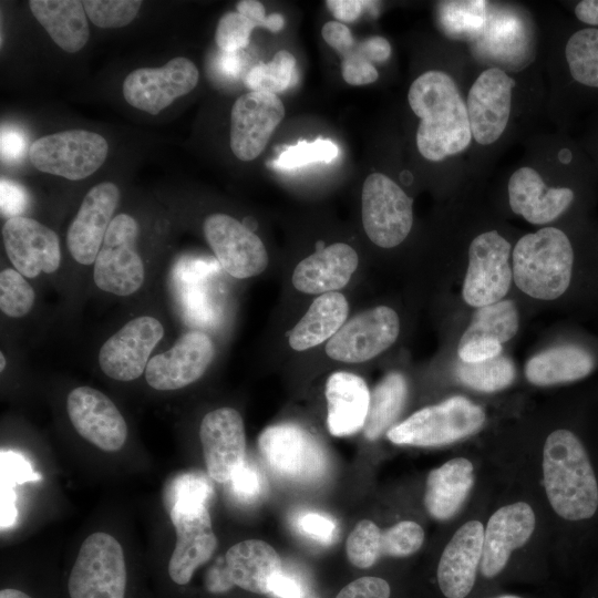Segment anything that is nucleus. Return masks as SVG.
<instances>
[{"label":"nucleus","mask_w":598,"mask_h":598,"mask_svg":"<svg viewBox=\"0 0 598 598\" xmlns=\"http://www.w3.org/2000/svg\"><path fill=\"white\" fill-rule=\"evenodd\" d=\"M408 102L420 118L415 142L430 162L463 154L473 143L466 96L455 79L442 70H429L410 85Z\"/></svg>","instance_id":"f257e3e1"},{"label":"nucleus","mask_w":598,"mask_h":598,"mask_svg":"<svg viewBox=\"0 0 598 598\" xmlns=\"http://www.w3.org/2000/svg\"><path fill=\"white\" fill-rule=\"evenodd\" d=\"M543 481L549 504L563 520L588 524L598 516V475L575 431L557 429L547 436Z\"/></svg>","instance_id":"f03ea898"},{"label":"nucleus","mask_w":598,"mask_h":598,"mask_svg":"<svg viewBox=\"0 0 598 598\" xmlns=\"http://www.w3.org/2000/svg\"><path fill=\"white\" fill-rule=\"evenodd\" d=\"M513 279L519 290L539 300H555L571 287L576 251L569 236L548 226L522 236L513 248Z\"/></svg>","instance_id":"7ed1b4c3"},{"label":"nucleus","mask_w":598,"mask_h":598,"mask_svg":"<svg viewBox=\"0 0 598 598\" xmlns=\"http://www.w3.org/2000/svg\"><path fill=\"white\" fill-rule=\"evenodd\" d=\"M484 410L464 396H452L423 408L388 431L399 445L441 446L465 439L482 429Z\"/></svg>","instance_id":"20e7f679"},{"label":"nucleus","mask_w":598,"mask_h":598,"mask_svg":"<svg viewBox=\"0 0 598 598\" xmlns=\"http://www.w3.org/2000/svg\"><path fill=\"white\" fill-rule=\"evenodd\" d=\"M126 578L122 546L113 536L96 532L83 540L68 589L71 598H124Z\"/></svg>","instance_id":"39448f33"},{"label":"nucleus","mask_w":598,"mask_h":598,"mask_svg":"<svg viewBox=\"0 0 598 598\" xmlns=\"http://www.w3.org/2000/svg\"><path fill=\"white\" fill-rule=\"evenodd\" d=\"M361 215L364 231L379 247L404 241L413 226V199L389 176L370 174L362 186Z\"/></svg>","instance_id":"423d86ee"},{"label":"nucleus","mask_w":598,"mask_h":598,"mask_svg":"<svg viewBox=\"0 0 598 598\" xmlns=\"http://www.w3.org/2000/svg\"><path fill=\"white\" fill-rule=\"evenodd\" d=\"M516 80L505 69H483L466 94L473 142L482 147L495 145L512 120Z\"/></svg>","instance_id":"0eeeda50"},{"label":"nucleus","mask_w":598,"mask_h":598,"mask_svg":"<svg viewBox=\"0 0 598 598\" xmlns=\"http://www.w3.org/2000/svg\"><path fill=\"white\" fill-rule=\"evenodd\" d=\"M107 152L106 140L85 130L45 135L35 140L29 148L35 168L71 181L83 179L97 171Z\"/></svg>","instance_id":"6e6552de"},{"label":"nucleus","mask_w":598,"mask_h":598,"mask_svg":"<svg viewBox=\"0 0 598 598\" xmlns=\"http://www.w3.org/2000/svg\"><path fill=\"white\" fill-rule=\"evenodd\" d=\"M138 225L127 215L113 218L94 261L93 279L103 291L128 296L144 281V265L136 251Z\"/></svg>","instance_id":"1a4fd4ad"},{"label":"nucleus","mask_w":598,"mask_h":598,"mask_svg":"<svg viewBox=\"0 0 598 598\" xmlns=\"http://www.w3.org/2000/svg\"><path fill=\"white\" fill-rule=\"evenodd\" d=\"M511 254V243L497 230L483 231L472 239L462 289L467 305L480 308L506 296L513 277Z\"/></svg>","instance_id":"9d476101"},{"label":"nucleus","mask_w":598,"mask_h":598,"mask_svg":"<svg viewBox=\"0 0 598 598\" xmlns=\"http://www.w3.org/2000/svg\"><path fill=\"white\" fill-rule=\"evenodd\" d=\"M258 445L269 467L279 476L295 482H313L327 468L324 452L316 439L295 424L265 429Z\"/></svg>","instance_id":"9b49d317"},{"label":"nucleus","mask_w":598,"mask_h":598,"mask_svg":"<svg viewBox=\"0 0 598 598\" xmlns=\"http://www.w3.org/2000/svg\"><path fill=\"white\" fill-rule=\"evenodd\" d=\"M196 65L184 56L169 60L161 68H140L123 82L126 102L152 115L158 114L177 97L186 95L197 85Z\"/></svg>","instance_id":"f8f14e48"},{"label":"nucleus","mask_w":598,"mask_h":598,"mask_svg":"<svg viewBox=\"0 0 598 598\" xmlns=\"http://www.w3.org/2000/svg\"><path fill=\"white\" fill-rule=\"evenodd\" d=\"M399 331L398 313L390 307L378 306L344 322L329 339L326 353L341 362H364L392 346Z\"/></svg>","instance_id":"ddd939ff"},{"label":"nucleus","mask_w":598,"mask_h":598,"mask_svg":"<svg viewBox=\"0 0 598 598\" xmlns=\"http://www.w3.org/2000/svg\"><path fill=\"white\" fill-rule=\"evenodd\" d=\"M203 228L218 262L231 277L250 278L267 268L269 258L261 239L234 217L209 215Z\"/></svg>","instance_id":"4468645a"},{"label":"nucleus","mask_w":598,"mask_h":598,"mask_svg":"<svg viewBox=\"0 0 598 598\" xmlns=\"http://www.w3.org/2000/svg\"><path fill=\"white\" fill-rule=\"evenodd\" d=\"M164 328L154 317L141 316L110 337L99 353L101 370L117 381H132L146 370L148 358Z\"/></svg>","instance_id":"2eb2a0df"},{"label":"nucleus","mask_w":598,"mask_h":598,"mask_svg":"<svg viewBox=\"0 0 598 598\" xmlns=\"http://www.w3.org/2000/svg\"><path fill=\"white\" fill-rule=\"evenodd\" d=\"M285 116L281 100L271 93L250 91L231 109L230 148L244 162L258 157Z\"/></svg>","instance_id":"dca6fc26"},{"label":"nucleus","mask_w":598,"mask_h":598,"mask_svg":"<svg viewBox=\"0 0 598 598\" xmlns=\"http://www.w3.org/2000/svg\"><path fill=\"white\" fill-rule=\"evenodd\" d=\"M512 212L533 225H547L560 217L574 203L575 192L567 186L550 185L542 168L524 164L507 181Z\"/></svg>","instance_id":"f3484780"},{"label":"nucleus","mask_w":598,"mask_h":598,"mask_svg":"<svg viewBox=\"0 0 598 598\" xmlns=\"http://www.w3.org/2000/svg\"><path fill=\"white\" fill-rule=\"evenodd\" d=\"M199 439L208 476L227 483L245 463L246 437L243 417L233 408H219L202 420Z\"/></svg>","instance_id":"a211bd4d"},{"label":"nucleus","mask_w":598,"mask_h":598,"mask_svg":"<svg viewBox=\"0 0 598 598\" xmlns=\"http://www.w3.org/2000/svg\"><path fill=\"white\" fill-rule=\"evenodd\" d=\"M66 410L76 432L105 452L118 451L127 437V426L116 405L104 393L90 386L73 389Z\"/></svg>","instance_id":"6ab92c4d"},{"label":"nucleus","mask_w":598,"mask_h":598,"mask_svg":"<svg viewBox=\"0 0 598 598\" xmlns=\"http://www.w3.org/2000/svg\"><path fill=\"white\" fill-rule=\"evenodd\" d=\"M2 237L11 264L22 276L35 278L42 271L52 274L60 267L59 238L38 220L23 216L8 218Z\"/></svg>","instance_id":"aec40b11"},{"label":"nucleus","mask_w":598,"mask_h":598,"mask_svg":"<svg viewBox=\"0 0 598 598\" xmlns=\"http://www.w3.org/2000/svg\"><path fill=\"white\" fill-rule=\"evenodd\" d=\"M213 358L210 338L199 331L187 332L169 350L150 359L145 370L146 382L159 391L182 389L198 380Z\"/></svg>","instance_id":"412c9836"},{"label":"nucleus","mask_w":598,"mask_h":598,"mask_svg":"<svg viewBox=\"0 0 598 598\" xmlns=\"http://www.w3.org/2000/svg\"><path fill=\"white\" fill-rule=\"evenodd\" d=\"M118 200L120 190L111 182L100 183L86 193L66 233V245L75 261L94 264Z\"/></svg>","instance_id":"4be33fe9"},{"label":"nucleus","mask_w":598,"mask_h":598,"mask_svg":"<svg viewBox=\"0 0 598 598\" xmlns=\"http://www.w3.org/2000/svg\"><path fill=\"white\" fill-rule=\"evenodd\" d=\"M533 508L525 502L498 508L484 529L481 573L486 578L497 576L506 566L511 554L525 545L535 529Z\"/></svg>","instance_id":"5701e85b"},{"label":"nucleus","mask_w":598,"mask_h":598,"mask_svg":"<svg viewBox=\"0 0 598 598\" xmlns=\"http://www.w3.org/2000/svg\"><path fill=\"white\" fill-rule=\"evenodd\" d=\"M483 542V524L468 520L445 546L437 566V582L446 598H465L473 589L482 559Z\"/></svg>","instance_id":"b1692460"},{"label":"nucleus","mask_w":598,"mask_h":598,"mask_svg":"<svg viewBox=\"0 0 598 598\" xmlns=\"http://www.w3.org/2000/svg\"><path fill=\"white\" fill-rule=\"evenodd\" d=\"M176 530V544L168 563L171 579L186 585L194 571L205 564L217 547L208 507L195 512L171 513Z\"/></svg>","instance_id":"393cba45"},{"label":"nucleus","mask_w":598,"mask_h":598,"mask_svg":"<svg viewBox=\"0 0 598 598\" xmlns=\"http://www.w3.org/2000/svg\"><path fill=\"white\" fill-rule=\"evenodd\" d=\"M321 35L340 54L342 78L351 85L375 82L379 73L373 63L384 62L391 54V45L385 38L373 35L357 41L341 22L324 23Z\"/></svg>","instance_id":"a878e982"},{"label":"nucleus","mask_w":598,"mask_h":598,"mask_svg":"<svg viewBox=\"0 0 598 598\" xmlns=\"http://www.w3.org/2000/svg\"><path fill=\"white\" fill-rule=\"evenodd\" d=\"M358 264L351 246L336 243L302 259L293 270L292 285L310 295L332 292L349 282Z\"/></svg>","instance_id":"bb28decb"},{"label":"nucleus","mask_w":598,"mask_h":598,"mask_svg":"<svg viewBox=\"0 0 598 598\" xmlns=\"http://www.w3.org/2000/svg\"><path fill=\"white\" fill-rule=\"evenodd\" d=\"M598 367V353L582 342H565L532 357L525 365L535 385H555L582 380Z\"/></svg>","instance_id":"cd10ccee"},{"label":"nucleus","mask_w":598,"mask_h":598,"mask_svg":"<svg viewBox=\"0 0 598 598\" xmlns=\"http://www.w3.org/2000/svg\"><path fill=\"white\" fill-rule=\"evenodd\" d=\"M326 398L327 425L332 435H351L364 426L370 392L362 378L349 372L331 374L326 384Z\"/></svg>","instance_id":"c85d7f7f"},{"label":"nucleus","mask_w":598,"mask_h":598,"mask_svg":"<svg viewBox=\"0 0 598 598\" xmlns=\"http://www.w3.org/2000/svg\"><path fill=\"white\" fill-rule=\"evenodd\" d=\"M225 566L234 586L255 594H270L274 578L282 571L277 551L258 539L231 546L226 553Z\"/></svg>","instance_id":"c756f323"},{"label":"nucleus","mask_w":598,"mask_h":598,"mask_svg":"<svg viewBox=\"0 0 598 598\" xmlns=\"http://www.w3.org/2000/svg\"><path fill=\"white\" fill-rule=\"evenodd\" d=\"M474 467L470 460L455 457L432 470L426 478L424 506L437 520L453 517L465 503L474 485Z\"/></svg>","instance_id":"7c9ffc66"},{"label":"nucleus","mask_w":598,"mask_h":598,"mask_svg":"<svg viewBox=\"0 0 598 598\" xmlns=\"http://www.w3.org/2000/svg\"><path fill=\"white\" fill-rule=\"evenodd\" d=\"M29 7L39 23L62 50L75 53L86 44L90 29L83 1L31 0Z\"/></svg>","instance_id":"2f4dec72"},{"label":"nucleus","mask_w":598,"mask_h":598,"mask_svg":"<svg viewBox=\"0 0 598 598\" xmlns=\"http://www.w3.org/2000/svg\"><path fill=\"white\" fill-rule=\"evenodd\" d=\"M348 312L349 305L342 293H322L289 332L290 347L303 351L331 339L344 324Z\"/></svg>","instance_id":"473e14b6"},{"label":"nucleus","mask_w":598,"mask_h":598,"mask_svg":"<svg viewBox=\"0 0 598 598\" xmlns=\"http://www.w3.org/2000/svg\"><path fill=\"white\" fill-rule=\"evenodd\" d=\"M408 394L404 377L398 372L389 373L370 394L369 411L363 426L369 440L378 439L398 417Z\"/></svg>","instance_id":"72a5a7b5"},{"label":"nucleus","mask_w":598,"mask_h":598,"mask_svg":"<svg viewBox=\"0 0 598 598\" xmlns=\"http://www.w3.org/2000/svg\"><path fill=\"white\" fill-rule=\"evenodd\" d=\"M518 326L519 317L515 303L512 300H499L477 308L458 346L477 339H491L503 344L516 334Z\"/></svg>","instance_id":"f704fd0d"},{"label":"nucleus","mask_w":598,"mask_h":598,"mask_svg":"<svg viewBox=\"0 0 598 598\" xmlns=\"http://www.w3.org/2000/svg\"><path fill=\"white\" fill-rule=\"evenodd\" d=\"M565 59L571 78L588 87L598 89V29L574 32L565 45Z\"/></svg>","instance_id":"c9c22d12"},{"label":"nucleus","mask_w":598,"mask_h":598,"mask_svg":"<svg viewBox=\"0 0 598 598\" xmlns=\"http://www.w3.org/2000/svg\"><path fill=\"white\" fill-rule=\"evenodd\" d=\"M213 484L200 472L182 473L172 478L164 491V504L171 513L195 512L208 507Z\"/></svg>","instance_id":"e433bc0d"},{"label":"nucleus","mask_w":598,"mask_h":598,"mask_svg":"<svg viewBox=\"0 0 598 598\" xmlns=\"http://www.w3.org/2000/svg\"><path fill=\"white\" fill-rule=\"evenodd\" d=\"M455 374L461 383L481 392H495L511 385L515 379V365L504 355L481 362L458 361Z\"/></svg>","instance_id":"4c0bfd02"},{"label":"nucleus","mask_w":598,"mask_h":598,"mask_svg":"<svg viewBox=\"0 0 598 598\" xmlns=\"http://www.w3.org/2000/svg\"><path fill=\"white\" fill-rule=\"evenodd\" d=\"M439 7L442 28L451 37L477 38L487 22V1H443Z\"/></svg>","instance_id":"58836bf2"},{"label":"nucleus","mask_w":598,"mask_h":598,"mask_svg":"<svg viewBox=\"0 0 598 598\" xmlns=\"http://www.w3.org/2000/svg\"><path fill=\"white\" fill-rule=\"evenodd\" d=\"M295 66V56L287 50H279L269 63L254 65L244 82L254 92L280 93L291 84Z\"/></svg>","instance_id":"ea45409f"},{"label":"nucleus","mask_w":598,"mask_h":598,"mask_svg":"<svg viewBox=\"0 0 598 598\" xmlns=\"http://www.w3.org/2000/svg\"><path fill=\"white\" fill-rule=\"evenodd\" d=\"M382 530L369 519L359 522L348 536L346 550L349 561L358 568H369L382 556Z\"/></svg>","instance_id":"a19ab883"},{"label":"nucleus","mask_w":598,"mask_h":598,"mask_svg":"<svg viewBox=\"0 0 598 598\" xmlns=\"http://www.w3.org/2000/svg\"><path fill=\"white\" fill-rule=\"evenodd\" d=\"M34 291L18 270L7 268L0 274V309L19 318L27 315L34 303Z\"/></svg>","instance_id":"79ce46f5"},{"label":"nucleus","mask_w":598,"mask_h":598,"mask_svg":"<svg viewBox=\"0 0 598 598\" xmlns=\"http://www.w3.org/2000/svg\"><path fill=\"white\" fill-rule=\"evenodd\" d=\"M142 1L137 0H85L87 18L99 28H122L135 19Z\"/></svg>","instance_id":"37998d69"},{"label":"nucleus","mask_w":598,"mask_h":598,"mask_svg":"<svg viewBox=\"0 0 598 598\" xmlns=\"http://www.w3.org/2000/svg\"><path fill=\"white\" fill-rule=\"evenodd\" d=\"M338 152L337 145L330 140L300 141L281 152L272 164L279 168L290 169L310 163H329L337 157Z\"/></svg>","instance_id":"c03bdc74"},{"label":"nucleus","mask_w":598,"mask_h":598,"mask_svg":"<svg viewBox=\"0 0 598 598\" xmlns=\"http://www.w3.org/2000/svg\"><path fill=\"white\" fill-rule=\"evenodd\" d=\"M424 542L423 528L413 520H401L382 530V555L405 557L417 551Z\"/></svg>","instance_id":"a18cd8bd"},{"label":"nucleus","mask_w":598,"mask_h":598,"mask_svg":"<svg viewBox=\"0 0 598 598\" xmlns=\"http://www.w3.org/2000/svg\"><path fill=\"white\" fill-rule=\"evenodd\" d=\"M255 24L237 11L226 12L218 21L215 41L221 51L237 52L248 45Z\"/></svg>","instance_id":"49530a36"},{"label":"nucleus","mask_w":598,"mask_h":598,"mask_svg":"<svg viewBox=\"0 0 598 598\" xmlns=\"http://www.w3.org/2000/svg\"><path fill=\"white\" fill-rule=\"evenodd\" d=\"M228 482L233 495L243 503L255 502L265 489L264 476L255 465L246 461Z\"/></svg>","instance_id":"de8ad7c7"},{"label":"nucleus","mask_w":598,"mask_h":598,"mask_svg":"<svg viewBox=\"0 0 598 598\" xmlns=\"http://www.w3.org/2000/svg\"><path fill=\"white\" fill-rule=\"evenodd\" d=\"M296 527L300 534L322 545L334 542L338 526L330 516L318 512H302L296 518Z\"/></svg>","instance_id":"09e8293b"},{"label":"nucleus","mask_w":598,"mask_h":598,"mask_svg":"<svg viewBox=\"0 0 598 598\" xmlns=\"http://www.w3.org/2000/svg\"><path fill=\"white\" fill-rule=\"evenodd\" d=\"M1 483L16 486L25 482H37L41 475L37 473L31 463L20 453L1 451L0 453Z\"/></svg>","instance_id":"8fccbe9b"},{"label":"nucleus","mask_w":598,"mask_h":598,"mask_svg":"<svg viewBox=\"0 0 598 598\" xmlns=\"http://www.w3.org/2000/svg\"><path fill=\"white\" fill-rule=\"evenodd\" d=\"M388 581L379 577H361L344 586L336 598H390Z\"/></svg>","instance_id":"3c124183"},{"label":"nucleus","mask_w":598,"mask_h":598,"mask_svg":"<svg viewBox=\"0 0 598 598\" xmlns=\"http://www.w3.org/2000/svg\"><path fill=\"white\" fill-rule=\"evenodd\" d=\"M236 11L250 20L255 27L266 28L272 32L280 31L285 24V19L280 13L266 16L262 3L257 0L238 1Z\"/></svg>","instance_id":"603ef678"},{"label":"nucleus","mask_w":598,"mask_h":598,"mask_svg":"<svg viewBox=\"0 0 598 598\" xmlns=\"http://www.w3.org/2000/svg\"><path fill=\"white\" fill-rule=\"evenodd\" d=\"M0 196L1 214L9 218L20 216L28 203L23 186L8 178H1Z\"/></svg>","instance_id":"864d4df0"},{"label":"nucleus","mask_w":598,"mask_h":598,"mask_svg":"<svg viewBox=\"0 0 598 598\" xmlns=\"http://www.w3.org/2000/svg\"><path fill=\"white\" fill-rule=\"evenodd\" d=\"M502 343L491 339L472 340L458 346V358L463 362H481L501 355Z\"/></svg>","instance_id":"5fc2aeb1"},{"label":"nucleus","mask_w":598,"mask_h":598,"mask_svg":"<svg viewBox=\"0 0 598 598\" xmlns=\"http://www.w3.org/2000/svg\"><path fill=\"white\" fill-rule=\"evenodd\" d=\"M0 145L2 161L14 162L24 155L27 138L20 128L2 126Z\"/></svg>","instance_id":"6e6d98bb"},{"label":"nucleus","mask_w":598,"mask_h":598,"mask_svg":"<svg viewBox=\"0 0 598 598\" xmlns=\"http://www.w3.org/2000/svg\"><path fill=\"white\" fill-rule=\"evenodd\" d=\"M270 594L278 598H303L305 588L297 576L282 570L274 578Z\"/></svg>","instance_id":"4d7b16f0"},{"label":"nucleus","mask_w":598,"mask_h":598,"mask_svg":"<svg viewBox=\"0 0 598 598\" xmlns=\"http://www.w3.org/2000/svg\"><path fill=\"white\" fill-rule=\"evenodd\" d=\"M371 1L360 0H327L326 6L331 11L333 17L342 22H353L360 14L362 9L371 4Z\"/></svg>","instance_id":"13d9d810"},{"label":"nucleus","mask_w":598,"mask_h":598,"mask_svg":"<svg viewBox=\"0 0 598 598\" xmlns=\"http://www.w3.org/2000/svg\"><path fill=\"white\" fill-rule=\"evenodd\" d=\"M0 522H1V529L11 527L17 519L18 511L16 507V492L14 487L1 483L0 487Z\"/></svg>","instance_id":"bf43d9fd"},{"label":"nucleus","mask_w":598,"mask_h":598,"mask_svg":"<svg viewBox=\"0 0 598 598\" xmlns=\"http://www.w3.org/2000/svg\"><path fill=\"white\" fill-rule=\"evenodd\" d=\"M216 70L225 78L235 79L241 71V60L236 52L221 51L215 61Z\"/></svg>","instance_id":"052dcab7"},{"label":"nucleus","mask_w":598,"mask_h":598,"mask_svg":"<svg viewBox=\"0 0 598 598\" xmlns=\"http://www.w3.org/2000/svg\"><path fill=\"white\" fill-rule=\"evenodd\" d=\"M207 588L213 592H221L233 587L226 566L215 565L207 574Z\"/></svg>","instance_id":"680f3d73"},{"label":"nucleus","mask_w":598,"mask_h":598,"mask_svg":"<svg viewBox=\"0 0 598 598\" xmlns=\"http://www.w3.org/2000/svg\"><path fill=\"white\" fill-rule=\"evenodd\" d=\"M576 18L590 25H598V0H582L575 6Z\"/></svg>","instance_id":"e2e57ef3"},{"label":"nucleus","mask_w":598,"mask_h":598,"mask_svg":"<svg viewBox=\"0 0 598 598\" xmlns=\"http://www.w3.org/2000/svg\"><path fill=\"white\" fill-rule=\"evenodd\" d=\"M0 598H31L25 592L17 589H2L0 591Z\"/></svg>","instance_id":"0e129e2a"},{"label":"nucleus","mask_w":598,"mask_h":598,"mask_svg":"<svg viewBox=\"0 0 598 598\" xmlns=\"http://www.w3.org/2000/svg\"><path fill=\"white\" fill-rule=\"evenodd\" d=\"M0 371H3L4 367H6V358L3 355V353L1 352L0 353Z\"/></svg>","instance_id":"69168bd1"},{"label":"nucleus","mask_w":598,"mask_h":598,"mask_svg":"<svg viewBox=\"0 0 598 598\" xmlns=\"http://www.w3.org/2000/svg\"><path fill=\"white\" fill-rule=\"evenodd\" d=\"M496 598H520V597L514 596V595H504V596H499V597H496Z\"/></svg>","instance_id":"338daca9"}]
</instances>
